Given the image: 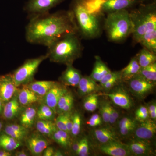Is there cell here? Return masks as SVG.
Returning <instances> with one entry per match:
<instances>
[{"instance_id":"obj_35","label":"cell","mask_w":156,"mask_h":156,"mask_svg":"<svg viewBox=\"0 0 156 156\" xmlns=\"http://www.w3.org/2000/svg\"><path fill=\"white\" fill-rule=\"evenodd\" d=\"M137 75L142 77L147 80L156 83V62L146 67L140 68Z\"/></svg>"},{"instance_id":"obj_52","label":"cell","mask_w":156,"mask_h":156,"mask_svg":"<svg viewBox=\"0 0 156 156\" xmlns=\"http://www.w3.org/2000/svg\"><path fill=\"white\" fill-rule=\"evenodd\" d=\"M15 156H28V154L23 151H18L16 152L15 154Z\"/></svg>"},{"instance_id":"obj_44","label":"cell","mask_w":156,"mask_h":156,"mask_svg":"<svg viewBox=\"0 0 156 156\" xmlns=\"http://www.w3.org/2000/svg\"><path fill=\"white\" fill-rule=\"evenodd\" d=\"M55 123L58 130L67 132L65 121L64 114L58 115V116L55 119Z\"/></svg>"},{"instance_id":"obj_27","label":"cell","mask_w":156,"mask_h":156,"mask_svg":"<svg viewBox=\"0 0 156 156\" xmlns=\"http://www.w3.org/2000/svg\"><path fill=\"white\" fill-rule=\"evenodd\" d=\"M37 109L33 106H29L22 112L20 116V124L25 128L33 127L37 117Z\"/></svg>"},{"instance_id":"obj_16","label":"cell","mask_w":156,"mask_h":156,"mask_svg":"<svg viewBox=\"0 0 156 156\" xmlns=\"http://www.w3.org/2000/svg\"><path fill=\"white\" fill-rule=\"evenodd\" d=\"M68 91L60 83L52 88L42 98L43 103L48 105L56 113V108L59 99Z\"/></svg>"},{"instance_id":"obj_26","label":"cell","mask_w":156,"mask_h":156,"mask_svg":"<svg viewBox=\"0 0 156 156\" xmlns=\"http://www.w3.org/2000/svg\"><path fill=\"white\" fill-rule=\"evenodd\" d=\"M140 68L136 56L133 57L128 65L121 70L122 81L127 82L131 78L138 74Z\"/></svg>"},{"instance_id":"obj_40","label":"cell","mask_w":156,"mask_h":156,"mask_svg":"<svg viewBox=\"0 0 156 156\" xmlns=\"http://www.w3.org/2000/svg\"><path fill=\"white\" fill-rule=\"evenodd\" d=\"M89 154V140L87 136L80 140V147L77 153L79 156H88Z\"/></svg>"},{"instance_id":"obj_25","label":"cell","mask_w":156,"mask_h":156,"mask_svg":"<svg viewBox=\"0 0 156 156\" xmlns=\"http://www.w3.org/2000/svg\"><path fill=\"white\" fill-rule=\"evenodd\" d=\"M73 96L71 92L67 91L58 100L56 108V113L58 115L71 112L74 105Z\"/></svg>"},{"instance_id":"obj_8","label":"cell","mask_w":156,"mask_h":156,"mask_svg":"<svg viewBox=\"0 0 156 156\" xmlns=\"http://www.w3.org/2000/svg\"><path fill=\"white\" fill-rule=\"evenodd\" d=\"M133 95L140 99H144L153 91L155 83L147 80L136 75L127 81Z\"/></svg>"},{"instance_id":"obj_32","label":"cell","mask_w":156,"mask_h":156,"mask_svg":"<svg viewBox=\"0 0 156 156\" xmlns=\"http://www.w3.org/2000/svg\"><path fill=\"white\" fill-rule=\"evenodd\" d=\"M70 135L66 131L57 130L54 132L51 138L62 147L68 149L71 146L72 144Z\"/></svg>"},{"instance_id":"obj_20","label":"cell","mask_w":156,"mask_h":156,"mask_svg":"<svg viewBox=\"0 0 156 156\" xmlns=\"http://www.w3.org/2000/svg\"><path fill=\"white\" fill-rule=\"evenodd\" d=\"M58 83L53 81H33L24 86L42 98L50 89L56 86Z\"/></svg>"},{"instance_id":"obj_9","label":"cell","mask_w":156,"mask_h":156,"mask_svg":"<svg viewBox=\"0 0 156 156\" xmlns=\"http://www.w3.org/2000/svg\"><path fill=\"white\" fill-rule=\"evenodd\" d=\"M110 92L105 93L106 95L115 105L126 110H129L133 107L132 99L123 87H118Z\"/></svg>"},{"instance_id":"obj_45","label":"cell","mask_w":156,"mask_h":156,"mask_svg":"<svg viewBox=\"0 0 156 156\" xmlns=\"http://www.w3.org/2000/svg\"><path fill=\"white\" fill-rule=\"evenodd\" d=\"M119 118V112L115 108L111 105L109 125L110 126L114 125L118 121Z\"/></svg>"},{"instance_id":"obj_50","label":"cell","mask_w":156,"mask_h":156,"mask_svg":"<svg viewBox=\"0 0 156 156\" xmlns=\"http://www.w3.org/2000/svg\"><path fill=\"white\" fill-rule=\"evenodd\" d=\"M71 147L74 153L76 154H77L79 147H80V140H76L72 144Z\"/></svg>"},{"instance_id":"obj_22","label":"cell","mask_w":156,"mask_h":156,"mask_svg":"<svg viewBox=\"0 0 156 156\" xmlns=\"http://www.w3.org/2000/svg\"><path fill=\"white\" fill-rule=\"evenodd\" d=\"M137 122L131 117H123L118 122L119 134L123 137H127L133 134L137 126Z\"/></svg>"},{"instance_id":"obj_31","label":"cell","mask_w":156,"mask_h":156,"mask_svg":"<svg viewBox=\"0 0 156 156\" xmlns=\"http://www.w3.org/2000/svg\"><path fill=\"white\" fill-rule=\"evenodd\" d=\"M140 67H144L156 62L155 53L143 48L136 56Z\"/></svg>"},{"instance_id":"obj_23","label":"cell","mask_w":156,"mask_h":156,"mask_svg":"<svg viewBox=\"0 0 156 156\" xmlns=\"http://www.w3.org/2000/svg\"><path fill=\"white\" fill-rule=\"evenodd\" d=\"M17 91V98L21 106H29L37 102L41 98L25 86Z\"/></svg>"},{"instance_id":"obj_36","label":"cell","mask_w":156,"mask_h":156,"mask_svg":"<svg viewBox=\"0 0 156 156\" xmlns=\"http://www.w3.org/2000/svg\"><path fill=\"white\" fill-rule=\"evenodd\" d=\"M72 128L71 135L73 137H76L79 136L82 130L83 119L81 114L77 111L72 113Z\"/></svg>"},{"instance_id":"obj_24","label":"cell","mask_w":156,"mask_h":156,"mask_svg":"<svg viewBox=\"0 0 156 156\" xmlns=\"http://www.w3.org/2000/svg\"><path fill=\"white\" fill-rule=\"evenodd\" d=\"M95 62L92 72L89 76L96 82H99L107 74L111 71L100 56H95Z\"/></svg>"},{"instance_id":"obj_42","label":"cell","mask_w":156,"mask_h":156,"mask_svg":"<svg viewBox=\"0 0 156 156\" xmlns=\"http://www.w3.org/2000/svg\"><path fill=\"white\" fill-rule=\"evenodd\" d=\"M121 81H122L121 80V75L120 73L118 75L116 76L105 84L101 88L104 89L105 91H110L113 88H114L118 83Z\"/></svg>"},{"instance_id":"obj_54","label":"cell","mask_w":156,"mask_h":156,"mask_svg":"<svg viewBox=\"0 0 156 156\" xmlns=\"http://www.w3.org/2000/svg\"><path fill=\"white\" fill-rule=\"evenodd\" d=\"M4 106V104L3 103L2 101L0 99V115H2Z\"/></svg>"},{"instance_id":"obj_56","label":"cell","mask_w":156,"mask_h":156,"mask_svg":"<svg viewBox=\"0 0 156 156\" xmlns=\"http://www.w3.org/2000/svg\"><path fill=\"white\" fill-rule=\"evenodd\" d=\"M140 2H141L144 3V2H145V1H148V0H140Z\"/></svg>"},{"instance_id":"obj_49","label":"cell","mask_w":156,"mask_h":156,"mask_svg":"<svg viewBox=\"0 0 156 156\" xmlns=\"http://www.w3.org/2000/svg\"><path fill=\"white\" fill-rule=\"evenodd\" d=\"M54 148L52 147H48L43 152L44 156H53L54 152Z\"/></svg>"},{"instance_id":"obj_47","label":"cell","mask_w":156,"mask_h":156,"mask_svg":"<svg viewBox=\"0 0 156 156\" xmlns=\"http://www.w3.org/2000/svg\"><path fill=\"white\" fill-rule=\"evenodd\" d=\"M120 73H121L120 71H119L110 72L108 73L104 77L103 79L99 82V86H100L101 88H102L105 84L113 78H114L116 76L118 75Z\"/></svg>"},{"instance_id":"obj_33","label":"cell","mask_w":156,"mask_h":156,"mask_svg":"<svg viewBox=\"0 0 156 156\" xmlns=\"http://www.w3.org/2000/svg\"><path fill=\"white\" fill-rule=\"evenodd\" d=\"M56 113L51 108L43 103L37 110V117L39 119L53 121Z\"/></svg>"},{"instance_id":"obj_43","label":"cell","mask_w":156,"mask_h":156,"mask_svg":"<svg viewBox=\"0 0 156 156\" xmlns=\"http://www.w3.org/2000/svg\"><path fill=\"white\" fill-rule=\"evenodd\" d=\"M103 121L100 115L98 114H95L90 117L88 122V125L90 127H95L101 126L102 125Z\"/></svg>"},{"instance_id":"obj_11","label":"cell","mask_w":156,"mask_h":156,"mask_svg":"<svg viewBox=\"0 0 156 156\" xmlns=\"http://www.w3.org/2000/svg\"><path fill=\"white\" fill-rule=\"evenodd\" d=\"M18 91L11 74L0 76V99L5 104Z\"/></svg>"},{"instance_id":"obj_38","label":"cell","mask_w":156,"mask_h":156,"mask_svg":"<svg viewBox=\"0 0 156 156\" xmlns=\"http://www.w3.org/2000/svg\"><path fill=\"white\" fill-rule=\"evenodd\" d=\"M99 106L100 115L103 122L109 125L111 105L107 101H103L99 104Z\"/></svg>"},{"instance_id":"obj_13","label":"cell","mask_w":156,"mask_h":156,"mask_svg":"<svg viewBox=\"0 0 156 156\" xmlns=\"http://www.w3.org/2000/svg\"><path fill=\"white\" fill-rule=\"evenodd\" d=\"M126 145L132 156H151L154 154L149 141L134 139Z\"/></svg>"},{"instance_id":"obj_46","label":"cell","mask_w":156,"mask_h":156,"mask_svg":"<svg viewBox=\"0 0 156 156\" xmlns=\"http://www.w3.org/2000/svg\"><path fill=\"white\" fill-rule=\"evenodd\" d=\"M148 112L149 118L155 121L156 119V103L155 101L150 102L146 106Z\"/></svg>"},{"instance_id":"obj_41","label":"cell","mask_w":156,"mask_h":156,"mask_svg":"<svg viewBox=\"0 0 156 156\" xmlns=\"http://www.w3.org/2000/svg\"><path fill=\"white\" fill-rule=\"evenodd\" d=\"M150 119L147 108L141 105L136 109L135 112V119L137 122H142Z\"/></svg>"},{"instance_id":"obj_34","label":"cell","mask_w":156,"mask_h":156,"mask_svg":"<svg viewBox=\"0 0 156 156\" xmlns=\"http://www.w3.org/2000/svg\"><path fill=\"white\" fill-rule=\"evenodd\" d=\"M99 95L95 92L85 96L83 103L84 109L89 112L96 110L99 106Z\"/></svg>"},{"instance_id":"obj_21","label":"cell","mask_w":156,"mask_h":156,"mask_svg":"<svg viewBox=\"0 0 156 156\" xmlns=\"http://www.w3.org/2000/svg\"><path fill=\"white\" fill-rule=\"evenodd\" d=\"M78 91L81 96L95 93L100 90L101 87L90 76H82L78 84Z\"/></svg>"},{"instance_id":"obj_14","label":"cell","mask_w":156,"mask_h":156,"mask_svg":"<svg viewBox=\"0 0 156 156\" xmlns=\"http://www.w3.org/2000/svg\"><path fill=\"white\" fill-rule=\"evenodd\" d=\"M49 144L48 140L38 133L32 134L26 139L27 146L34 156L41 155Z\"/></svg>"},{"instance_id":"obj_39","label":"cell","mask_w":156,"mask_h":156,"mask_svg":"<svg viewBox=\"0 0 156 156\" xmlns=\"http://www.w3.org/2000/svg\"><path fill=\"white\" fill-rule=\"evenodd\" d=\"M4 133L8 134L14 138L22 142V140L25 139L27 135L23 133L20 132L13 129L10 125H6L4 129Z\"/></svg>"},{"instance_id":"obj_2","label":"cell","mask_w":156,"mask_h":156,"mask_svg":"<svg viewBox=\"0 0 156 156\" xmlns=\"http://www.w3.org/2000/svg\"><path fill=\"white\" fill-rule=\"evenodd\" d=\"M80 34L65 35L48 47L47 54L50 61L69 65L82 56L83 48Z\"/></svg>"},{"instance_id":"obj_4","label":"cell","mask_w":156,"mask_h":156,"mask_svg":"<svg viewBox=\"0 0 156 156\" xmlns=\"http://www.w3.org/2000/svg\"><path fill=\"white\" fill-rule=\"evenodd\" d=\"M70 10L74 16L80 35L88 39L95 38L100 35V15L89 12L83 0H72Z\"/></svg>"},{"instance_id":"obj_51","label":"cell","mask_w":156,"mask_h":156,"mask_svg":"<svg viewBox=\"0 0 156 156\" xmlns=\"http://www.w3.org/2000/svg\"><path fill=\"white\" fill-rule=\"evenodd\" d=\"M12 154L10 151L0 149V156H11Z\"/></svg>"},{"instance_id":"obj_5","label":"cell","mask_w":156,"mask_h":156,"mask_svg":"<svg viewBox=\"0 0 156 156\" xmlns=\"http://www.w3.org/2000/svg\"><path fill=\"white\" fill-rule=\"evenodd\" d=\"M105 29L109 41L121 43L130 36L132 24L128 10H122L108 14L105 20Z\"/></svg>"},{"instance_id":"obj_37","label":"cell","mask_w":156,"mask_h":156,"mask_svg":"<svg viewBox=\"0 0 156 156\" xmlns=\"http://www.w3.org/2000/svg\"><path fill=\"white\" fill-rule=\"evenodd\" d=\"M105 0H83L84 5L88 11L92 14H102L101 7Z\"/></svg>"},{"instance_id":"obj_53","label":"cell","mask_w":156,"mask_h":156,"mask_svg":"<svg viewBox=\"0 0 156 156\" xmlns=\"http://www.w3.org/2000/svg\"><path fill=\"white\" fill-rule=\"evenodd\" d=\"M64 155L63 153L60 150H56L54 151L53 156H62Z\"/></svg>"},{"instance_id":"obj_29","label":"cell","mask_w":156,"mask_h":156,"mask_svg":"<svg viewBox=\"0 0 156 156\" xmlns=\"http://www.w3.org/2000/svg\"><path fill=\"white\" fill-rule=\"evenodd\" d=\"M22 145V142L14 139L5 133L0 134V149L13 151Z\"/></svg>"},{"instance_id":"obj_12","label":"cell","mask_w":156,"mask_h":156,"mask_svg":"<svg viewBox=\"0 0 156 156\" xmlns=\"http://www.w3.org/2000/svg\"><path fill=\"white\" fill-rule=\"evenodd\" d=\"M140 0H105L101 7L102 13L107 14L135 8L140 3Z\"/></svg>"},{"instance_id":"obj_28","label":"cell","mask_w":156,"mask_h":156,"mask_svg":"<svg viewBox=\"0 0 156 156\" xmlns=\"http://www.w3.org/2000/svg\"><path fill=\"white\" fill-rule=\"evenodd\" d=\"M139 44L143 47L153 53H156V29L144 34L140 40Z\"/></svg>"},{"instance_id":"obj_15","label":"cell","mask_w":156,"mask_h":156,"mask_svg":"<svg viewBox=\"0 0 156 156\" xmlns=\"http://www.w3.org/2000/svg\"><path fill=\"white\" fill-rule=\"evenodd\" d=\"M99 149L103 154L110 156H132L126 144L119 140L100 144Z\"/></svg>"},{"instance_id":"obj_17","label":"cell","mask_w":156,"mask_h":156,"mask_svg":"<svg viewBox=\"0 0 156 156\" xmlns=\"http://www.w3.org/2000/svg\"><path fill=\"white\" fill-rule=\"evenodd\" d=\"M66 69L59 78V81L63 85L77 87L78 84L83 76L80 71L73 66V65L66 66Z\"/></svg>"},{"instance_id":"obj_18","label":"cell","mask_w":156,"mask_h":156,"mask_svg":"<svg viewBox=\"0 0 156 156\" xmlns=\"http://www.w3.org/2000/svg\"><path fill=\"white\" fill-rule=\"evenodd\" d=\"M21 106L16 93L11 99L4 104L2 115L3 118L11 120L17 118L21 112Z\"/></svg>"},{"instance_id":"obj_3","label":"cell","mask_w":156,"mask_h":156,"mask_svg":"<svg viewBox=\"0 0 156 156\" xmlns=\"http://www.w3.org/2000/svg\"><path fill=\"white\" fill-rule=\"evenodd\" d=\"M129 14L132 24V39L134 43L138 44L144 34L156 29V2L140 3Z\"/></svg>"},{"instance_id":"obj_55","label":"cell","mask_w":156,"mask_h":156,"mask_svg":"<svg viewBox=\"0 0 156 156\" xmlns=\"http://www.w3.org/2000/svg\"><path fill=\"white\" fill-rule=\"evenodd\" d=\"M3 127V123L2 121H0V132H1V130H2V128Z\"/></svg>"},{"instance_id":"obj_7","label":"cell","mask_w":156,"mask_h":156,"mask_svg":"<svg viewBox=\"0 0 156 156\" xmlns=\"http://www.w3.org/2000/svg\"><path fill=\"white\" fill-rule=\"evenodd\" d=\"M65 0H28L23 7L29 19L48 14L51 9Z\"/></svg>"},{"instance_id":"obj_6","label":"cell","mask_w":156,"mask_h":156,"mask_svg":"<svg viewBox=\"0 0 156 156\" xmlns=\"http://www.w3.org/2000/svg\"><path fill=\"white\" fill-rule=\"evenodd\" d=\"M48 58V55L46 54L26 60L11 74L16 86L18 87L24 86L32 82L40 65Z\"/></svg>"},{"instance_id":"obj_48","label":"cell","mask_w":156,"mask_h":156,"mask_svg":"<svg viewBox=\"0 0 156 156\" xmlns=\"http://www.w3.org/2000/svg\"><path fill=\"white\" fill-rule=\"evenodd\" d=\"M63 114H64L65 121L66 126L67 128V132L71 135L72 128L71 112Z\"/></svg>"},{"instance_id":"obj_19","label":"cell","mask_w":156,"mask_h":156,"mask_svg":"<svg viewBox=\"0 0 156 156\" xmlns=\"http://www.w3.org/2000/svg\"><path fill=\"white\" fill-rule=\"evenodd\" d=\"M93 135L98 142L101 144L119 140L115 131L112 128L109 127H102L94 129Z\"/></svg>"},{"instance_id":"obj_1","label":"cell","mask_w":156,"mask_h":156,"mask_svg":"<svg viewBox=\"0 0 156 156\" xmlns=\"http://www.w3.org/2000/svg\"><path fill=\"white\" fill-rule=\"evenodd\" d=\"M29 20L26 27L25 38L27 42L33 44L48 47L65 35L79 34L74 16L70 9L52 14L49 12Z\"/></svg>"},{"instance_id":"obj_10","label":"cell","mask_w":156,"mask_h":156,"mask_svg":"<svg viewBox=\"0 0 156 156\" xmlns=\"http://www.w3.org/2000/svg\"><path fill=\"white\" fill-rule=\"evenodd\" d=\"M156 133V124L154 120L148 119L137 123L133 132L134 139L150 141Z\"/></svg>"},{"instance_id":"obj_30","label":"cell","mask_w":156,"mask_h":156,"mask_svg":"<svg viewBox=\"0 0 156 156\" xmlns=\"http://www.w3.org/2000/svg\"><path fill=\"white\" fill-rule=\"evenodd\" d=\"M36 128L42 135L50 138L54 132L58 130L55 122L48 120L39 119L37 122Z\"/></svg>"}]
</instances>
